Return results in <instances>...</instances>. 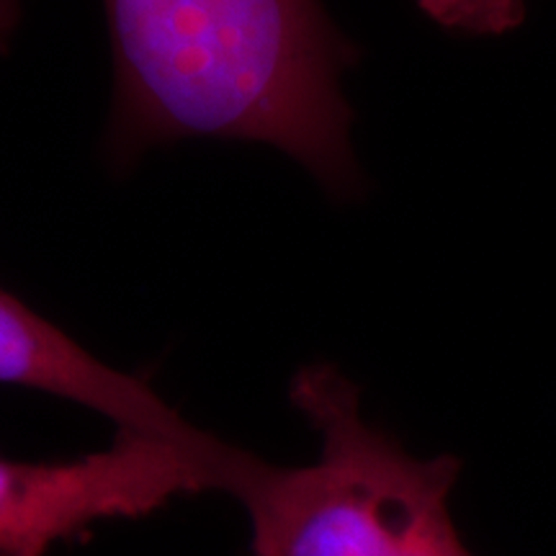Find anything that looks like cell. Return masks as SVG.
Here are the masks:
<instances>
[{"mask_svg": "<svg viewBox=\"0 0 556 556\" xmlns=\"http://www.w3.org/2000/svg\"><path fill=\"white\" fill-rule=\"evenodd\" d=\"M119 160L180 139L281 150L336 197L358 191L340 78L356 47L323 0H103Z\"/></svg>", "mask_w": 556, "mask_h": 556, "instance_id": "obj_1", "label": "cell"}, {"mask_svg": "<svg viewBox=\"0 0 556 556\" xmlns=\"http://www.w3.org/2000/svg\"><path fill=\"white\" fill-rule=\"evenodd\" d=\"M289 397L319 433V456L258 462L238 500L253 556H475L451 518L454 456L415 458L361 415L358 389L332 366H304Z\"/></svg>", "mask_w": 556, "mask_h": 556, "instance_id": "obj_2", "label": "cell"}, {"mask_svg": "<svg viewBox=\"0 0 556 556\" xmlns=\"http://www.w3.org/2000/svg\"><path fill=\"white\" fill-rule=\"evenodd\" d=\"M422 13L443 29L462 34H507L523 21V0H417Z\"/></svg>", "mask_w": 556, "mask_h": 556, "instance_id": "obj_5", "label": "cell"}, {"mask_svg": "<svg viewBox=\"0 0 556 556\" xmlns=\"http://www.w3.org/2000/svg\"><path fill=\"white\" fill-rule=\"evenodd\" d=\"M21 18L18 0H0V52L9 50L13 31H16Z\"/></svg>", "mask_w": 556, "mask_h": 556, "instance_id": "obj_6", "label": "cell"}, {"mask_svg": "<svg viewBox=\"0 0 556 556\" xmlns=\"http://www.w3.org/2000/svg\"><path fill=\"white\" fill-rule=\"evenodd\" d=\"M0 384L70 400L109 417L116 430L142 433L204 456H225L227 443L186 422L148 381L116 371L67 338L58 325L0 289Z\"/></svg>", "mask_w": 556, "mask_h": 556, "instance_id": "obj_4", "label": "cell"}, {"mask_svg": "<svg viewBox=\"0 0 556 556\" xmlns=\"http://www.w3.org/2000/svg\"><path fill=\"white\" fill-rule=\"evenodd\" d=\"M248 451L204 456L129 430L75 462L26 464L0 456V556H47L52 544L101 518H135L176 495L232 492Z\"/></svg>", "mask_w": 556, "mask_h": 556, "instance_id": "obj_3", "label": "cell"}]
</instances>
